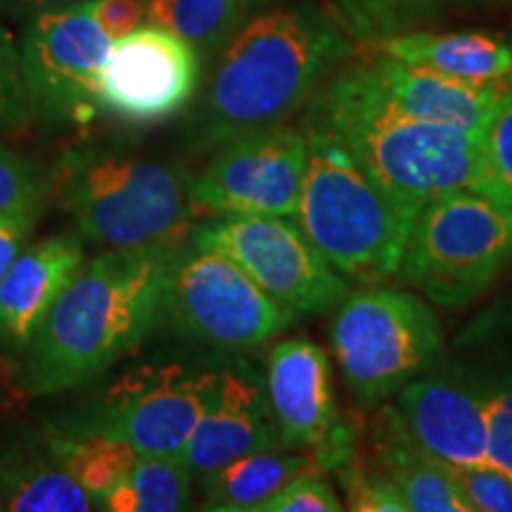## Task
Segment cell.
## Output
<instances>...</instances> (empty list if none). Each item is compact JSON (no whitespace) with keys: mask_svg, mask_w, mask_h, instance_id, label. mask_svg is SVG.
<instances>
[{"mask_svg":"<svg viewBox=\"0 0 512 512\" xmlns=\"http://www.w3.org/2000/svg\"><path fill=\"white\" fill-rule=\"evenodd\" d=\"M192 245L235 261L292 316H316L342 304L349 283L287 216L221 214L197 228Z\"/></svg>","mask_w":512,"mask_h":512,"instance_id":"cell-9","label":"cell"},{"mask_svg":"<svg viewBox=\"0 0 512 512\" xmlns=\"http://www.w3.org/2000/svg\"><path fill=\"white\" fill-rule=\"evenodd\" d=\"M91 12L112 41L136 31L145 19L143 0H91Z\"/></svg>","mask_w":512,"mask_h":512,"instance_id":"cell-35","label":"cell"},{"mask_svg":"<svg viewBox=\"0 0 512 512\" xmlns=\"http://www.w3.org/2000/svg\"><path fill=\"white\" fill-rule=\"evenodd\" d=\"M309 140L290 126H266L221 143L192 178L200 214L294 216L302 192Z\"/></svg>","mask_w":512,"mask_h":512,"instance_id":"cell-12","label":"cell"},{"mask_svg":"<svg viewBox=\"0 0 512 512\" xmlns=\"http://www.w3.org/2000/svg\"><path fill=\"white\" fill-rule=\"evenodd\" d=\"M330 339L351 394L361 403H377L437 361L441 325L415 294L370 287L342 299Z\"/></svg>","mask_w":512,"mask_h":512,"instance_id":"cell-7","label":"cell"},{"mask_svg":"<svg viewBox=\"0 0 512 512\" xmlns=\"http://www.w3.org/2000/svg\"><path fill=\"white\" fill-rule=\"evenodd\" d=\"M439 0H337L349 29L358 36H382L437 8Z\"/></svg>","mask_w":512,"mask_h":512,"instance_id":"cell-27","label":"cell"},{"mask_svg":"<svg viewBox=\"0 0 512 512\" xmlns=\"http://www.w3.org/2000/svg\"><path fill=\"white\" fill-rule=\"evenodd\" d=\"M446 467L470 512H512V472L489 460Z\"/></svg>","mask_w":512,"mask_h":512,"instance_id":"cell-28","label":"cell"},{"mask_svg":"<svg viewBox=\"0 0 512 512\" xmlns=\"http://www.w3.org/2000/svg\"><path fill=\"white\" fill-rule=\"evenodd\" d=\"M245 0H147V22L162 27L197 53H209L233 36Z\"/></svg>","mask_w":512,"mask_h":512,"instance_id":"cell-25","label":"cell"},{"mask_svg":"<svg viewBox=\"0 0 512 512\" xmlns=\"http://www.w3.org/2000/svg\"><path fill=\"white\" fill-rule=\"evenodd\" d=\"M337 479L347 494V508L356 512H403L408 510L392 479L382 470L354 463V458L344 460L335 467Z\"/></svg>","mask_w":512,"mask_h":512,"instance_id":"cell-29","label":"cell"},{"mask_svg":"<svg viewBox=\"0 0 512 512\" xmlns=\"http://www.w3.org/2000/svg\"><path fill=\"white\" fill-rule=\"evenodd\" d=\"M396 394L403 427L427 453L446 465L486 460V392L448 377H415Z\"/></svg>","mask_w":512,"mask_h":512,"instance_id":"cell-16","label":"cell"},{"mask_svg":"<svg viewBox=\"0 0 512 512\" xmlns=\"http://www.w3.org/2000/svg\"><path fill=\"white\" fill-rule=\"evenodd\" d=\"M304 128H316L342 145L408 226L437 197L475 188L479 136L408 114L384 93L363 60L344 67L316 95Z\"/></svg>","mask_w":512,"mask_h":512,"instance_id":"cell-2","label":"cell"},{"mask_svg":"<svg viewBox=\"0 0 512 512\" xmlns=\"http://www.w3.org/2000/svg\"><path fill=\"white\" fill-rule=\"evenodd\" d=\"M472 190L512 209V93L479 138V171Z\"/></svg>","mask_w":512,"mask_h":512,"instance_id":"cell-26","label":"cell"},{"mask_svg":"<svg viewBox=\"0 0 512 512\" xmlns=\"http://www.w3.org/2000/svg\"><path fill=\"white\" fill-rule=\"evenodd\" d=\"M48 178L50 171L41 169L27 157L17 155L10 147L0 145V211L12 207L38 185L46 183Z\"/></svg>","mask_w":512,"mask_h":512,"instance_id":"cell-34","label":"cell"},{"mask_svg":"<svg viewBox=\"0 0 512 512\" xmlns=\"http://www.w3.org/2000/svg\"><path fill=\"white\" fill-rule=\"evenodd\" d=\"M486 460L512 472V380L486 392Z\"/></svg>","mask_w":512,"mask_h":512,"instance_id":"cell-33","label":"cell"},{"mask_svg":"<svg viewBox=\"0 0 512 512\" xmlns=\"http://www.w3.org/2000/svg\"><path fill=\"white\" fill-rule=\"evenodd\" d=\"M351 55L344 31L311 5L254 17L230 36L204 102L209 145L278 126Z\"/></svg>","mask_w":512,"mask_h":512,"instance_id":"cell-3","label":"cell"},{"mask_svg":"<svg viewBox=\"0 0 512 512\" xmlns=\"http://www.w3.org/2000/svg\"><path fill=\"white\" fill-rule=\"evenodd\" d=\"M268 448L283 444L268 401L266 377L247 363L221 370L183 451L192 475L202 477L230 460Z\"/></svg>","mask_w":512,"mask_h":512,"instance_id":"cell-14","label":"cell"},{"mask_svg":"<svg viewBox=\"0 0 512 512\" xmlns=\"http://www.w3.org/2000/svg\"><path fill=\"white\" fill-rule=\"evenodd\" d=\"M53 197V171L46 183H41L29 195L0 211V280L8 273L12 261L22 252L24 242L34 233L36 223L46 214V207Z\"/></svg>","mask_w":512,"mask_h":512,"instance_id":"cell-30","label":"cell"},{"mask_svg":"<svg viewBox=\"0 0 512 512\" xmlns=\"http://www.w3.org/2000/svg\"><path fill=\"white\" fill-rule=\"evenodd\" d=\"M342 508L344 505L328 479L318 472L302 470L264 503L256 505L254 512H339Z\"/></svg>","mask_w":512,"mask_h":512,"instance_id":"cell-31","label":"cell"},{"mask_svg":"<svg viewBox=\"0 0 512 512\" xmlns=\"http://www.w3.org/2000/svg\"><path fill=\"white\" fill-rule=\"evenodd\" d=\"M53 195L81 238L110 249L176 247L200 214L181 166L105 147L67 152L53 169Z\"/></svg>","mask_w":512,"mask_h":512,"instance_id":"cell-4","label":"cell"},{"mask_svg":"<svg viewBox=\"0 0 512 512\" xmlns=\"http://www.w3.org/2000/svg\"><path fill=\"white\" fill-rule=\"evenodd\" d=\"M192 470L183 456H138L121 484L102 498L112 512H178L190 508Z\"/></svg>","mask_w":512,"mask_h":512,"instance_id":"cell-23","label":"cell"},{"mask_svg":"<svg viewBox=\"0 0 512 512\" xmlns=\"http://www.w3.org/2000/svg\"><path fill=\"white\" fill-rule=\"evenodd\" d=\"M510 261L512 209L477 190H453L415 216L396 275L430 302L458 309Z\"/></svg>","mask_w":512,"mask_h":512,"instance_id":"cell-6","label":"cell"},{"mask_svg":"<svg viewBox=\"0 0 512 512\" xmlns=\"http://www.w3.org/2000/svg\"><path fill=\"white\" fill-rule=\"evenodd\" d=\"M48 444L64 470L100 505L138 460L136 448L100 432H53L48 434Z\"/></svg>","mask_w":512,"mask_h":512,"instance_id":"cell-24","label":"cell"},{"mask_svg":"<svg viewBox=\"0 0 512 512\" xmlns=\"http://www.w3.org/2000/svg\"><path fill=\"white\" fill-rule=\"evenodd\" d=\"M216 375L181 363L136 368L107 389L79 427L64 432L107 434L136 448L138 456H183Z\"/></svg>","mask_w":512,"mask_h":512,"instance_id":"cell-11","label":"cell"},{"mask_svg":"<svg viewBox=\"0 0 512 512\" xmlns=\"http://www.w3.org/2000/svg\"><path fill=\"white\" fill-rule=\"evenodd\" d=\"M112 38L100 29L91 0L38 12L19 43V69L31 117L83 124L100 107V74Z\"/></svg>","mask_w":512,"mask_h":512,"instance_id":"cell-10","label":"cell"},{"mask_svg":"<svg viewBox=\"0 0 512 512\" xmlns=\"http://www.w3.org/2000/svg\"><path fill=\"white\" fill-rule=\"evenodd\" d=\"M266 389L280 444L292 451H316L342 420L328 354L311 339L292 337L275 344L268 356Z\"/></svg>","mask_w":512,"mask_h":512,"instance_id":"cell-15","label":"cell"},{"mask_svg":"<svg viewBox=\"0 0 512 512\" xmlns=\"http://www.w3.org/2000/svg\"><path fill=\"white\" fill-rule=\"evenodd\" d=\"M384 93L408 114L482 138L486 124L512 93L510 81L477 83L375 53L363 60Z\"/></svg>","mask_w":512,"mask_h":512,"instance_id":"cell-17","label":"cell"},{"mask_svg":"<svg viewBox=\"0 0 512 512\" xmlns=\"http://www.w3.org/2000/svg\"><path fill=\"white\" fill-rule=\"evenodd\" d=\"M247 3H254V0H245V5H247Z\"/></svg>","mask_w":512,"mask_h":512,"instance_id":"cell-37","label":"cell"},{"mask_svg":"<svg viewBox=\"0 0 512 512\" xmlns=\"http://www.w3.org/2000/svg\"><path fill=\"white\" fill-rule=\"evenodd\" d=\"M373 448L380 470L392 479L408 510L470 512L446 463L427 453L406 432L396 408L384 406L373 427Z\"/></svg>","mask_w":512,"mask_h":512,"instance_id":"cell-19","label":"cell"},{"mask_svg":"<svg viewBox=\"0 0 512 512\" xmlns=\"http://www.w3.org/2000/svg\"><path fill=\"white\" fill-rule=\"evenodd\" d=\"M311 458L304 453H283L280 448L254 451L230 460L202 475L204 510L254 512L285 482L302 470H309Z\"/></svg>","mask_w":512,"mask_h":512,"instance_id":"cell-22","label":"cell"},{"mask_svg":"<svg viewBox=\"0 0 512 512\" xmlns=\"http://www.w3.org/2000/svg\"><path fill=\"white\" fill-rule=\"evenodd\" d=\"M164 316L181 335L221 351L271 342L294 318L242 268L214 249H176L164 294Z\"/></svg>","mask_w":512,"mask_h":512,"instance_id":"cell-8","label":"cell"},{"mask_svg":"<svg viewBox=\"0 0 512 512\" xmlns=\"http://www.w3.org/2000/svg\"><path fill=\"white\" fill-rule=\"evenodd\" d=\"M377 53L465 81L494 83L512 79L510 43L491 34H477V31L394 34L377 43Z\"/></svg>","mask_w":512,"mask_h":512,"instance_id":"cell-21","label":"cell"},{"mask_svg":"<svg viewBox=\"0 0 512 512\" xmlns=\"http://www.w3.org/2000/svg\"><path fill=\"white\" fill-rule=\"evenodd\" d=\"M102 510L64 470L46 444L0 448V512H88Z\"/></svg>","mask_w":512,"mask_h":512,"instance_id":"cell-20","label":"cell"},{"mask_svg":"<svg viewBox=\"0 0 512 512\" xmlns=\"http://www.w3.org/2000/svg\"><path fill=\"white\" fill-rule=\"evenodd\" d=\"M86 261L83 242L53 235L17 254L0 280V349L17 358L43 316Z\"/></svg>","mask_w":512,"mask_h":512,"instance_id":"cell-18","label":"cell"},{"mask_svg":"<svg viewBox=\"0 0 512 512\" xmlns=\"http://www.w3.org/2000/svg\"><path fill=\"white\" fill-rule=\"evenodd\" d=\"M304 136L309 162L294 211L299 228L347 280L392 278L411 226L342 145L316 128H304Z\"/></svg>","mask_w":512,"mask_h":512,"instance_id":"cell-5","label":"cell"},{"mask_svg":"<svg viewBox=\"0 0 512 512\" xmlns=\"http://www.w3.org/2000/svg\"><path fill=\"white\" fill-rule=\"evenodd\" d=\"M29 117V100L19 69V48L10 31L0 24V131L24 126Z\"/></svg>","mask_w":512,"mask_h":512,"instance_id":"cell-32","label":"cell"},{"mask_svg":"<svg viewBox=\"0 0 512 512\" xmlns=\"http://www.w3.org/2000/svg\"><path fill=\"white\" fill-rule=\"evenodd\" d=\"M178 247H114L76 271L17 361L27 396L69 392L136 351L164 318Z\"/></svg>","mask_w":512,"mask_h":512,"instance_id":"cell-1","label":"cell"},{"mask_svg":"<svg viewBox=\"0 0 512 512\" xmlns=\"http://www.w3.org/2000/svg\"><path fill=\"white\" fill-rule=\"evenodd\" d=\"M81 0H0V12L12 17H34L38 12L67 8Z\"/></svg>","mask_w":512,"mask_h":512,"instance_id":"cell-36","label":"cell"},{"mask_svg":"<svg viewBox=\"0 0 512 512\" xmlns=\"http://www.w3.org/2000/svg\"><path fill=\"white\" fill-rule=\"evenodd\" d=\"M200 81V53L155 24L112 41L100 74V107L133 121L155 124L190 102Z\"/></svg>","mask_w":512,"mask_h":512,"instance_id":"cell-13","label":"cell"}]
</instances>
